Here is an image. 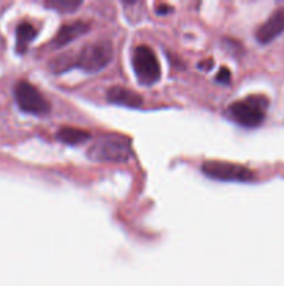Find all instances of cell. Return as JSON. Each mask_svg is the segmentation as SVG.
Here are the masks:
<instances>
[{
  "mask_svg": "<svg viewBox=\"0 0 284 286\" xmlns=\"http://www.w3.org/2000/svg\"><path fill=\"white\" fill-rule=\"evenodd\" d=\"M87 155L95 162H126L133 155V150L127 137L106 134L91 146Z\"/></svg>",
  "mask_w": 284,
  "mask_h": 286,
  "instance_id": "cell-1",
  "label": "cell"
},
{
  "mask_svg": "<svg viewBox=\"0 0 284 286\" xmlns=\"http://www.w3.org/2000/svg\"><path fill=\"white\" fill-rule=\"evenodd\" d=\"M269 101L262 95H251L229 106L227 115L244 127H258L266 117Z\"/></svg>",
  "mask_w": 284,
  "mask_h": 286,
  "instance_id": "cell-2",
  "label": "cell"
},
{
  "mask_svg": "<svg viewBox=\"0 0 284 286\" xmlns=\"http://www.w3.org/2000/svg\"><path fill=\"white\" fill-rule=\"evenodd\" d=\"M113 45L110 41H95L88 43L77 53L76 60L73 62L74 67L87 71L89 74H95L107 67L113 60Z\"/></svg>",
  "mask_w": 284,
  "mask_h": 286,
  "instance_id": "cell-3",
  "label": "cell"
},
{
  "mask_svg": "<svg viewBox=\"0 0 284 286\" xmlns=\"http://www.w3.org/2000/svg\"><path fill=\"white\" fill-rule=\"evenodd\" d=\"M133 69L141 85H153L160 80L162 70L156 55L151 47L141 45L134 49Z\"/></svg>",
  "mask_w": 284,
  "mask_h": 286,
  "instance_id": "cell-4",
  "label": "cell"
},
{
  "mask_svg": "<svg viewBox=\"0 0 284 286\" xmlns=\"http://www.w3.org/2000/svg\"><path fill=\"white\" fill-rule=\"evenodd\" d=\"M14 97L18 108L25 113L45 116L50 112L46 98L28 81H18L14 87Z\"/></svg>",
  "mask_w": 284,
  "mask_h": 286,
  "instance_id": "cell-5",
  "label": "cell"
},
{
  "mask_svg": "<svg viewBox=\"0 0 284 286\" xmlns=\"http://www.w3.org/2000/svg\"><path fill=\"white\" fill-rule=\"evenodd\" d=\"M202 172L208 177L221 181H252L254 173L241 165L223 162V161H206L202 165Z\"/></svg>",
  "mask_w": 284,
  "mask_h": 286,
  "instance_id": "cell-6",
  "label": "cell"
},
{
  "mask_svg": "<svg viewBox=\"0 0 284 286\" xmlns=\"http://www.w3.org/2000/svg\"><path fill=\"white\" fill-rule=\"evenodd\" d=\"M284 32V9H278L256 31V41L266 45Z\"/></svg>",
  "mask_w": 284,
  "mask_h": 286,
  "instance_id": "cell-7",
  "label": "cell"
},
{
  "mask_svg": "<svg viewBox=\"0 0 284 286\" xmlns=\"http://www.w3.org/2000/svg\"><path fill=\"white\" fill-rule=\"evenodd\" d=\"M107 102L115 105L126 106V108H141L144 104V98L126 87H111L106 93Z\"/></svg>",
  "mask_w": 284,
  "mask_h": 286,
  "instance_id": "cell-8",
  "label": "cell"
},
{
  "mask_svg": "<svg viewBox=\"0 0 284 286\" xmlns=\"http://www.w3.org/2000/svg\"><path fill=\"white\" fill-rule=\"evenodd\" d=\"M91 28V25L84 21H76V23L66 24L62 28L59 29L58 35L54 36V39L52 41V46L54 47H63L67 43L73 42L77 38H80L84 35L85 32H88Z\"/></svg>",
  "mask_w": 284,
  "mask_h": 286,
  "instance_id": "cell-9",
  "label": "cell"
},
{
  "mask_svg": "<svg viewBox=\"0 0 284 286\" xmlns=\"http://www.w3.org/2000/svg\"><path fill=\"white\" fill-rule=\"evenodd\" d=\"M56 138L60 142L69 144V146H80L91 140V133L81 129H74V127H63L56 133Z\"/></svg>",
  "mask_w": 284,
  "mask_h": 286,
  "instance_id": "cell-10",
  "label": "cell"
},
{
  "mask_svg": "<svg viewBox=\"0 0 284 286\" xmlns=\"http://www.w3.org/2000/svg\"><path fill=\"white\" fill-rule=\"evenodd\" d=\"M36 28L34 25H31L28 23L20 24L16 31V51L20 55L25 53V51L28 49V45L34 41L36 36Z\"/></svg>",
  "mask_w": 284,
  "mask_h": 286,
  "instance_id": "cell-11",
  "label": "cell"
},
{
  "mask_svg": "<svg viewBox=\"0 0 284 286\" xmlns=\"http://www.w3.org/2000/svg\"><path fill=\"white\" fill-rule=\"evenodd\" d=\"M46 7L59 13H74L82 6L81 0H49L45 3Z\"/></svg>",
  "mask_w": 284,
  "mask_h": 286,
  "instance_id": "cell-12",
  "label": "cell"
},
{
  "mask_svg": "<svg viewBox=\"0 0 284 286\" xmlns=\"http://www.w3.org/2000/svg\"><path fill=\"white\" fill-rule=\"evenodd\" d=\"M216 80L221 84H229V82L232 81V73L229 69L226 67H221L220 71L217 73V76H216Z\"/></svg>",
  "mask_w": 284,
  "mask_h": 286,
  "instance_id": "cell-13",
  "label": "cell"
}]
</instances>
